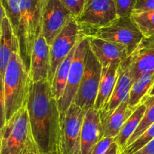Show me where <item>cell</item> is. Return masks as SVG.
<instances>
[{
  "label": "cell",
  "instance_id": "21",
  "mask_svg": "<svg viewBox=\"0 0 154 154\" xmlns=\"http://www.w3.org/2000/svg\"><path fill=\"white\" fill-rule=\"evenodd\" d=\"M154 84V71L144 74L138 78L132 84L129 93V106L135 110L142 102L144 96L147 95Z\"/></svg>",
  "mask_w": 154,
  "mask_h": 154
},
{
  "label": "cell",
  "instance_id": "7",
  "mask_svg": "<svg viewBox=\"0 0 154 154\" xmlns=\"http://www.w3.org/2000/svg\"><path fill=\"white\" fill-rule=\"evenodd\" d=\"M118 18L114 0H86L77 20L82 32H93L111 25Z\"/></svg>",
  "mask_w": 154,
  "mask_h": 154
},
{
  "label": "cell",
  "instance_id": "22",
  "mask_svg": "<svg viewBox=\"0 0 154 154\" xmlns=\"http://www.w3.org/2000/svg\"><path fill=\"white\" fill-rule=\"evenodd\" d=\"M75 49H76V46L71 51V53L68 55L66 60L60 65L57 72H56L52 84H51L53 94H54V97L57 99V102H59L64 95L71 66H72V63L73 62Z\"/></svg>",
  "mask_w": 154,
  "mask_h": 154
},
{
  "label": "cell",
  "instance_id": "26",
  "mask_svg": "<svg viewBox=\"0 0 154 154\" xmlns=\"http://www.w3.org/2000/svg\"><path fill=\"white\" fill-rule=\"evenodd\" d=\"M118 17H131L138 0H114Z\"/></svg>",
  "mask_w": 154,
  "mask_h": 154
},
{
  "label": "cell",
  "instance_id": "33",
  "mask_svg": "<svg viewBox=\"0 0 154 154\" xmlns=\"http://www.w3.org/2000/svg\"><path fill=\"white\" fill-rule=\"evenodd\" d=\"M154 96V84L153 87L150 88V90H149L148 93H147V95H146L145 96ZM145 96H144V97H145Z\"/></svg>",
  "mask_w": 154,
  "mask_h": 154
},
{
  "label": "cell",
  "instance_id": "18",
  "mask_svg": "<svg viewBox=\"0 0 154 154\" xmlns=\"http://www.w3.org/2000/svg\"><path fill=\"white\" fill-rule=\"evenodd\" d=\"M0 78L1 84L3 82L8 65L14 52L17 38L7 16L0 20Z\"/></svg>",
  "mask_w": 154,
  "mask_h": 154
},
{
  "label": "cell",
  "instance_id": "23",
  "mask_svg": "<svg viewBox=\"0 0 154 154\" xmlns=\"http://www.w3.org/2000/svg\"><path fill=\"white\" fill-rule=\"evenodd\" d=\"M142 103H144L146 105L145 114H144L141 123L137 128L136 131L131 137L129 142L127 143L126 147L132 144L134 141H136L152 124L154 123V96H145L143 99L142 102H141V104Z\"/></svg>",
  "mask_w": 154,
  "mask_h": 154
},
{
  "label": "cell",
  "instance_id": "29",
  "mask_svg": "<svg viewBox=\"0 0 154 154\" xmlns=\"http://www.w3.org/2000/svg\"><path fill=\"white\" fill-rule=\"evenodd\" d=\"M154 11V0H138L132 14L143 13Z\"/></svg>",
  "mask_w": 154,
  "mask_h": 154
},
{
  "label": "cell",
  "instance_id": "30",
  "mask_svg": "<svg viewBox=\"0 0 154 154\" xmlns=\"http://www.w3.org/2000/svg\"><path fill=\"white\" fill-rule=\"evenodd\" d=\"M135 154H154V139Z\"/></svg>",
  "mask_w": 154,
  "mask_h": 154
},
{
  "label": "cell",
  "instance_id": "5",
  "mask_svg": "<svg viewBox=\"0 0 154 154\" xmlns=\"http://www.w3.org/2000/svg\"><path fill=\"white\" fill-rule=\"evenodd\" d=\"M89 49H90L89 38L82 32L79 40L77 42L73 62L71 66L64 95L58 102L61 115L65 114L69 107L74 103L85 70L86 61H87Z\"/></svg>",
  "mask_w": 154,
  "mask_h": 154
},
{
  "label": "cell",
  "instance_id": "13",
  "mask_svg": "<svg viewBox=\"0 0 154 154\" xmlns=\"http://www.w3.org/2000/svg\"><path fill=\"white\" fill-rule=\"evenodd\" d=\"M92 52L97 58L102 67L116 62L122 63L129 57L127 48L123 45L108 42L92 35H87Z\"/></svg>",
  "mask_w": 154,
  "mask_h": 154
},
{
  "label": "cell",
  "instance_id": "16",
  "mask_svg": "<svg viewBox=\"0 0 154 154\" xmlns=\"http://www.w3.org/2000/svg\"><path fill=\"white\" fill-rule=\"evenodd\" d=\"M129 61L130 75L134 83L144 74L154 71V45L142 41L129 56Z\"/></svg>",
  "mask_w": 154,
  "mask_h": 154
},
{
  "label": "cell",
  "instance_id": "9",
  "mask_svg": "<svg viewBox=\"0 0 154 154\" xmlns=\"http://www.w3.org/2000/svg\"><path fill=\"white\" fill-rule=\"evenodd\" d=\"M81 34V26L76 20L72 17L50 46L51 68L48 81L51 84L58 67L76 46Z\"/></svg>",
  "mask_w": 154,
  "mask_h": 154
},
{
  "label": "cell",
  "instance_id": "25",
  "mask_svg": "<svg viewBox=\"0 0 154 154\" xmlns=\"http://www.w3.org/2000/svg\"><path fill=\"white\" fill-rule=\"evenodd\" d=\"M154 139V123L152 124L136 141L128 146L121 154H135Z\"/></svg>",
  "mask_w": 154,
  "mask_h": 154
},
{
  "label": "cell",
  "instance_id": "10",
  "mask_svg": "<svg viewBox=\"0 0 154 154\" xmlns=\"http://www.w3.org/2000/svg\"><path fill=\"white\" fill-rule=\"evenodd\" d=\"M87 111L72 104L65 114L61 115V154H81V137Z\"/></svg>",
  "mask_w": 154,
  "mask_h": 154
},
{
  "label": "cell",
  "instance_id": "32",
  "mask_svg": "<svg viewBox=\"0 0 154 154\" xmlns=\"http://www.w3.org/2000/svg\"><path fill=\"white\" fill-rule=\"evenodd\" d=\"M143 41H144V42H145L146 43L154 45V37L150 38H144L143 39Z\"/></svg>",
  "mask_w": 154,
  "mask_h": 154
},
{
  "label": "cell",
  "instance_id": "28",
  "mask_svg": "<svg viewBox=\"0 0 154 154\" xmlns=\"http://www.w3.org/2000/svg\"><path fill=\"white\" fill-rule=\"evenodd\" d=\"M114 141V138H103L92 148L88 154H104L111 147Z\"/></svg>",
  "mask_w": 154,
  "mask_h": 154
},
{
  "label": "cell",
  "instance_id": "20",
  "mask_svg": "<svg viewBox=\"0 0 154 154\" xmlns=\"http://www.w3.org/2000/svg\"><path fill=\"white\" fill-rule=\"evenodd\" d=\"M145 111L146 105L144 103L141 104L126 120L119 135L114 138V141L119 145L122 153L126 149L129 139L135 133L138 126L141 123L145 114Z\"/></svg>",
  "mask_w": 154,
  "mask_h": 154
},
{
  "label": "cell",
  "instance_id": "24",
  "mask_svg": "<svg viewBox=\"0 0 154 154\" xmlns=\"http://www.w3.org/2000/svg\"><path fill=\"white\" fill-rule=\"evenodd\" d=\"M131 19L144 35V38L154 37V11L132 14Z\"/></svg>",
  "mask_w": 154,
  "mask_h": 154
},
{
  "label": "cell",
  "instance_id": "1",
  "mask_svg": "<svg viewBox=\"0 0 154 154\" xmlns=\"http://www.w3.org/2000/svg\"><path fill=\"white\" fill-rule=\"evenodd\" d=\"M26 107L40 153L61 154V114L48 80L32 82Z\"/></svg>",
  "mask_w": 154,
  "mask_h": 154
},
{
  "label": "cell",
  "instance_id": "11",
  "mask_svg": "<svg viewBox=\"0 0 154 154\" xmlns=\"http://www.w3.org/2000/svg\"><path fill=\"white\" fill-rule=\"evenodd\" d=\"M72 17V14L60 0H45L42 10V34L50 46Z\"/></svg>",
  "mask_w": 154,
  "mask_h": 154
},
{
  "label": "cell",
  "instance_id": "8",
  "mask_svg": "<svg viewBox=\"0 0 154 154\" xmlns=\"http://www.w3.org/2000/svg\"><path fill=\"white\" fill-rule=\"evenodd\" d=\"M102 66L89 49L86 67L74 103L87 111L93 108L97 98L102 77Z\"/></svg>",
  "mask_w": 154,
  "mask_h": 154
},
{
  "label": "cell",
  "instance_id": "31",
  "mask_svg": "<svg viewBox=\"0 0 154 154\" xmlns=\"http://www.w3.org/2000/svg\"><path fill=\"white\" fill-rule=\"evenodd\" d=\"M122 151L120 150V147H119L118 144L114 141L112 143V144L111 145V147L108 148V150H107L104 154H121Z\"/></svg>",
  "mask_w": 154,
  "mask_h": 154
},
{
  "label": "cell",
  "instance_id": "34",
  "mask_svg": "<svg viewBox=\"0 0 154 154\" xmlns=\"http://www.w3.org/2000/svg\"><path fill=\"white\" fill-rule=\"evenodd\" d=\"M26 154H41V153H40V152H39L38 150H34V151L29 152V153H27Z\"/></svg>",
  "mask_w": 154,
  "mask_h": 154
},
{
  "label": "cell",
  "instance_id": "2",
  "mask_svg": "<svg viewBox=\"0 0 154 154\" xmlns=\"http://www.w3.org/2000/svg\"><path fill=\"white\" fill-rule=\"evenodd\" d=\"M45 0H0L20 45L21 58L29 72L35 44L42 34Z\"/></svg>",
  "mask_w": 154,
  "mask_h": 154
},
{
  "label": "cell",
  "instance_id": "3",
  "mask_svg": "<svg viewBox=\"0 0 154 154\" xmlns=\"http://www.w3.org/2000/svg\"><path fill=\"white\" fill-rule=\"evenodd\" d=\"M31 85V77L21 58L19 42L17 38L14 50L1 84V96L4 98L5 110V123L21 108L27 106Z\"/></svg>",
  "mask_w": 154,
  "mask_h": 154
},
{
  "label": "cell",
  "instance_id": "27",
  "mask_svg": "<svg viewBox=\"0 0 154 154\" xmlns=\"http://www.w3.org/2000/svg\"><path fill=\"white\" fill-rule=\"evenodd\" d=\"M63 5L70 11L72 17L78 20L81 14L86 0H60Z\"/></svg>",
  "mask_w": 154,
  "mask_h": 154
},
{
  "label": "cell",
  "instance_id": "4",
  "mask_svg": "<svg viewBox=\"0 0 154 154\" xmlns=\"http://www.w3.org/2000/svg\"><path fill=\"white\" fill-rule=\"evenodd\" d=\"M36 150L38 148L32 132L28 110L24 107L1 126L0 154H26Z\"/></svg>",
  "mask_w": 154,
  "mask_h": 154
},
{
  "label": "cell",
  "instance_id": "12",
  "mask_svg": "<svg viewBox=\"0 0 154 154\" xmlns=\"http://www.w3.org/2000/svg\"><path fill=\"white\" fill-rule=\"evenodd\" d=\"M133 84L130 75L129 57L120 63L118 69V77L113 94L105 108L100 112L101 120L114 112L119 105L129 97L131 88Z\"/></svg>",
  "mask_w": 154,
  "mask_h": 154
},
{
  "label": "cell",
  "instance_id": "19",
  "mask_svg": "<svg viewBox=\"0 0 154 154\" xmlns=\"http://www.w3.org/2000/svg\"><path fill=\"white\" fill-rule=\"evenodd\" d=\"M129 98L125 99L118 108L102 120L104 138H115L120 133L126 120L134 112L129 106Z\"/></svg>",
  "mask_w": 154,
  "mask_h": 154
},
{
  "label": "cell",
  "instance_id": "17",
  "mask_svg": "<svg viewBox=\"0 0 154 154\" xmlns=\"http://www.w3.org/2000/svg\"><path fill=\"white\" fill-rule=\"evenodd\" d=\"M120 63V62H116L109 66L102 67L99 92L94 105V108L99 112L105 108L112 96L117 81Z\"/></svg>",
  "mask_w": 154,
  "mask_h": 154
},
{
  "label": "cell",
  "instance_id": "15",
  "mask_svg": "<svg viewBox=\"0 0 154 154\" xmlns=\"http://www.w3.org/2000/svg\"><path fill=\"white\" fill-rule=\"evenodd\" d=\"M50 48V45L41 34L35 44L32 53L29 70L32 82L48 80L51 68Z\"/></svg>",
  "mask_w": 154,
  "mask_h": 154
},
{
  "label": "cell",
  "instance_id": "6",
  "mask_svg": "<svg viewBox=\"0 0 154 154\" xmlns=\"http://www.w3.org/2000/svg\"><path fill=\"white\" fill-rule=\"evenodd\" d=\"M91 35L125 46L127 48L129 56L137 49L144 38L131 17H118L111 25L93 32Z\"/></svg>",
  "mask_w": 154,
  "mask_h": 154
},
{
  "label": "cell",
  "instance_id": "14",
  "mask_svg": "<svg viewBox=\"0 0 154 154\" xmlns=\"http://www.w3.org/2000/svg\"><path fill=\"white\" fill-rule=\"evenodd\" d=\"M103 138L100 112L93 107L87 110L84 117L81 129V154H88Z\"/></svg>",
  "mask_w": 154,
  "mask_h": 154
}]
</instances>
